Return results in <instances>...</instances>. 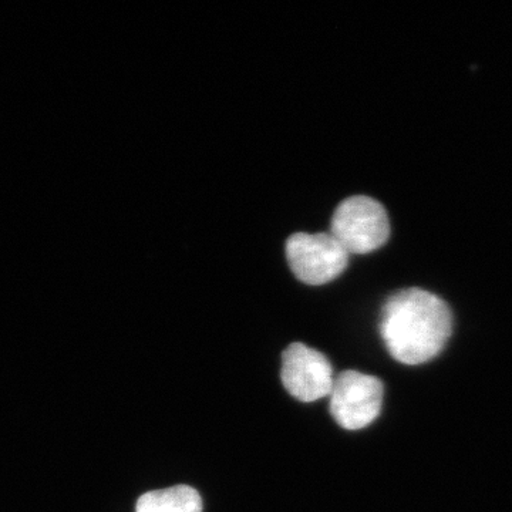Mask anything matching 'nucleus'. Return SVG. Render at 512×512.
<instances>
[{
    "instance_id": "3",
    "label": "nucleus",
    "mask_w": 512,
    "mask_h": 512,
    "mask_svg": "<svg viewBox=\"0 0 512 512\" xmlns=\"http://www.w3.org/2000/svg\"><path fill=\"white\" fill-rule=\"evenodd\" d=\"M329 410L342 429L356 431L370 426L383 406L382 380L357 370H345L333 382Z\"/></svg>"
},
{
    "instance_id": "6",
    "label": "nucleus",
    "mask_w": 512,
    "mask_h": 512,
    "mask_svg": "<svg viewBox=\"0 0 512 512\" xmlns=\"http://www.w3.org/2000/svg\"><path fill=\"white\" fill-rule=\"evenodd\" d=\"M204 504L195 488L174 485L165 490L148 491L138 497L136 512H202Z\"/></svg>"
},
{
    "instance_id": "4",
    "label": "nucleus",
    "mask_w": 512,
    "mask_h": 512,
    "mask_svg": "<svg viewBox=\"0 0 512 512\" xmlns=\"http://www.w3.org/2000/svg\"><path fill=\"white\" fill-rule=\"evenodd\" d=\"M286 258L293 275L308 285H325L349 264V254L330 232L293 234L286 242Z\"/></svg>"
},
{
    "instance_id": "5",
    "label": "nucleus",
    "mask_w": 512,
    "mask_h": 512,
    "mask_svg": "<svg viewBox=\"0 0 512 512\" xmlns=\"http://www.w3.org/2000/svg\"><path fill=\"white\" fill-rule=\"evenodd\" d=\"M281 380L286 392L303 403H313L332 392V365L319 350L295 342L282 353Z\"/></svg>"
},
{
    "instance_id": "1",
    "label": "nucleus",
    "mask_w": 512,
    "mask_h": 512,
    "mask_svg": "<svg viewBox=\"0 0 512 512\" xmlns=\"http://www.w3.org/2000/svg\"><path fill=\"white\" fill-rule=\"evenodd\" d=\"M451 333L453 313L434 293L403 289L383 305L380 336L390 356L403 365L430 362L446 348Z\"/></svg>"
},
{
    "instance_id": "2",
    "label": "nucleus",
    "mask_w": 512,
    "mask_h": 512,
    "mask_svg": "<svg viewBox=\"0 0 512 512\" xmlns=\"http://www.w3.org/2000/svg\"><path fill=\"white\" fill-rule=\"evenodd\" d=\"M330 234L348 254H369L386 244L390 237L387 212L379 201L355 195L340 202L330 222Z\"/></svg>"
}]
</instances>
